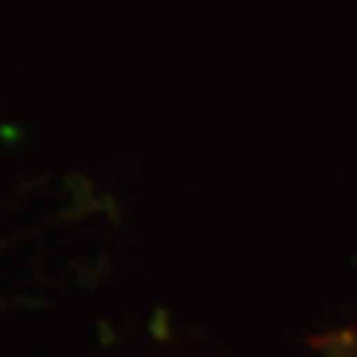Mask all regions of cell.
Returning <instances> with one entry per match:
<instances>
[{
    "mask_svg": "<svg viewBox=\"0 0 357 357\" xmlns=\"http://www.w3.org/2000/svg\"><path fill=\"white\" fill-rule=\"evenodd\" d=\"M312 347L318 349V357H357V323L323 333L312 342Z\"/></svg>",
    "mask_w": 357,
    "mask_h": 357,
    "instance_id": "6da1fadb",
    "label": "cell"
}]
</instances>
